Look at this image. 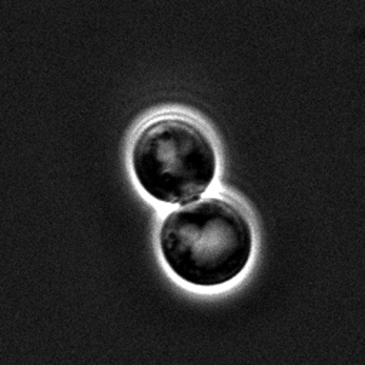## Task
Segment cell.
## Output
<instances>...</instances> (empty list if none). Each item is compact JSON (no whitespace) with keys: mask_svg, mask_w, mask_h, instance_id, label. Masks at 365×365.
<instances>
[{"mask_svg":"<svg viewBox=\"0 0 365 365\" xmlns=\"http://www.w3.org/2000/svg\"><path fill=\"white\" fill-rule=\"evenodd\" d=\"M170 269L195 287H220L248 265L254 234L245 212L231 200L202 197L170 211L158 231Z\"/></svg>","mask_w":365,"mask_h":365,"instance_id":"1","label":"cell"},{"mask_svg":"<svg viewBox=\"0 0 365 365\" xmlns=\"http://www.w3.org/2000/svg\"><path fill=\"white\" fill-rule=\"evenodd\" d=\"M217 165L210 135L181 115L148 121L131 148V167L138 184L165 204H184L204 194L215 178Z\"/></svg>","mask_w":365,"mask_h":365,"instance_id":"2","label":"cell"}]
</instances>
